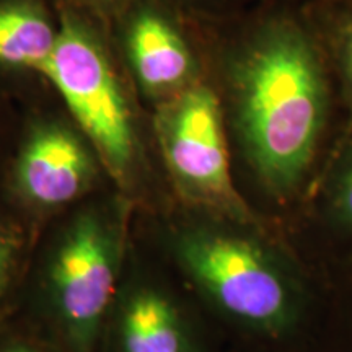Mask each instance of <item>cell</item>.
Masks as SVG:
<instances>
[{
    "label": "cell",
    "mask_w": 352,
    "mask_h": 352,
    "mask_svg": "<svg viewBox=\"0 0 352 352\" xmlns=\"http://www.w3.org/2000/svg\"><path fill=\"white\" fill-rule=\"evenodd\" d=\"M323 57L303 26L271 19L246 36L228 63L233 126L250 168L284 199L305 178L329 114Z\"/></svg>",
    "instance_id": "1"
},
{
    "label": "cell",
    "mask_w": 352,
    "mask_h": 352,
    "mask_svg": "<svg viewBox=\"0 0 352 352\" xmlns=\"http://www.w3.org/2000/svg\"><path fill=\"white\" fill-rule=\"evenodd\" d=\"M116 212L88 209L65 227L51 253L47 296L57 324L77 352H91L120 280L124 228Z\"/></svg>",
    "instance_id": "2"
},
{
    "label": "cell",
    "mask_w": 352,
    "mask_h": 352,
    "mask_svg": "<svg viewBox=\"0 0 352 352\" xmlns=\"http://www.w3.org/2000/svg\"><path fill=\"white\" fill-rule=\"evenodd\" d=\"M57 88L91 151L118 183H129L138 162V138L107 52L80 21L57 30L54 51L39 70Z\"/></svg>",
    "instance_id": "3"
},
{
    "label": "cell",
    "mask_w": 352,
    "mask_h": 352,
    "mask_svg": "<svg viewBox=\"0 0 352 352\" xmlns=\"http://www.w3.org/2000/svg\"><path fill=\"white\" fill-rule=\"evenodd\" d=\"M155 134L175 188L191 204L233 222H252L230 175L222 103L195 82L160 104Z\"/></svg>",
    "instance_id": "4"
},
{
    "label": "cell",
    "mask_w": 352,
    "mask_h": 352,
    "mask_svg": "<svg viewBox=\"0 0 352 352\" xmlns=\"http://www.w3.org/2000/svg\"><path fill=\"white\" fill-rule=\"evenodd\" d=\"M179 261L228 315L263 331L284 329L294 296L279 267L253 240L217 230L186 232L176 241Z\"/></svg>",
    "instance_id": "5"
},
{
    "label": "cell",
    "mask_w": 352,
    "mask_h": 352,
    "mask_svg": "<svg viewBox=\"0 0 352 352\" xmlns=\"http://www.w3.org/2000/svg\"><path fill=\"white\" fill-rule=\"evenodd\" d=\"M95 152L59 122H43L21 145L13 171L20 196L38 209H57L78 199L96 178Z\"/></svg>",
    "instance_id": "6"
},
{
    "label": "cell",
    "mask_w": 352,
    "mask_h": 352,
    "mask_svg": "<svg viewBox=\"0 0 352 352\" xmlns=\"http://www.w3.org/2000/svg\"><path fill=\"white\" fill-rule=\"evenodd\" d=\"M135 80L145 94L170 98L195 83L196 63L178 28L157 10H140L126 36Z\"/></svg>",
    "instance_id": "7"
},
{
    "label": "cell",
    "mask_w": 352,
    "mask_h": 352,
    "mask_svg": "<svg viewBox=\"0 0 352 352\" xmlns=\"http://www.w3.org/2000/svg\"><path fill=\"white\" fill-rule=\"evenodd\" d=\"M118 314L120 352H189L178 310L157 289H134L121 302Z\"/></svg>",
    "instance_id": "8"
},
{
    "label": "cell",
    "mask_w": 352,
    "mask_h": 352,
    "mask_svg": "<svg viewBox=\"0 0 352 352\" xmlns=\"http://www.w3.org/2000/svg\"><path fill=\"white\" fill-rule=\"evenodd\" d=\"M57 32L36 8L0 7V63L41 70L54 51Z\"/></svg>",
    "instance_id": "9"
},
{
    "label": "cell",
    "mask_w": 352,
    "mask_h": 352,
    "mask_svg": "<svg viewBox=\"0 0 352 352\" xmlns=\"http://www.w3.org/2000/svg\"><path fill=\"white\" fill-rule=\"evenodd\" d=\"M331 209L342 226L352 228V142L347 148L341 170L334 182Z\"/></svg>",
    "instance_id": "10"
},
{
    "label": "cell",
    "mask_w": 352,
    "mask_h": 352,
    "mask_svg": "<svg viewBox=\"0 0 352 352\" xmlns=\"http://www.w3.org/2000/svg\"><path fill=\"white\" fill-rule=\"evenodd\" d=\"M20 243L15 232L3 223H0V298L7 292L10 285L16 259H19Z\"/></svg>",
    "instance_id": "11"
},
{
    "label": "cell",
    "mask_w": 352,
    "mask_h": 352,
    "mask_svg": "<svg viewBox=\"0 0 352 352\" xmlns=\"http://www.w3.org/2000/svg\"><path fill=\"white\" fill-rule=\"evenodd\" d=\"M338 57H340L341 72L344 76L346 85L352 95V20L346 23L344 30L340 34L338 43Z\"/></svg>",
    "instance_id": "12"
},
{
    "label": "cell",
    "mask_w": 352,
    "mask_h": 352,
    "mask_svg": "<svg viewBox=\"0 0 352 352\" xmlns=\"http://www.w3.org/2000/svg\"><path fill=\"white\" fill-rule=\"evenodd\" d=\"M0 352H41L36 347L33 346H28V344H10L7 347H3V349H0Z\"/></svg>",
    "instance_id": "13"
}]
</instances>
